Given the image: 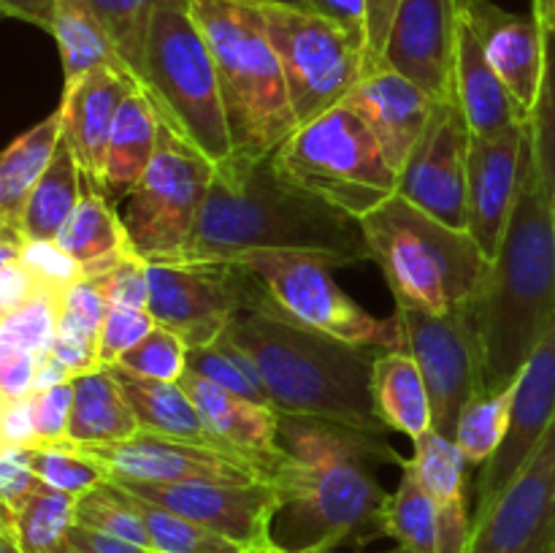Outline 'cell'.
Returning a JSON list of instances; mask_svg holds the SVG:
<instances>
[{
  "label": "cell",
  "mask_w": 555,
  "mask_h": 553,
  "mask_svg": "<svg viewBox=\"0 0 555 553\" xmlns=\"http://www.w3.org/2000/svg\"><path fill=\"white\" fill-rule=\"evenodd\" d=\"M287 455L271 475L276 513L271 542L280 553H336L385 535L390 493L379 464H404L390 434H372L320 417L280 415Z\"/></svg>",
  "instance_id": "6da1fadb"
},
{
  "label": "cell",
  "mask_w": 555,
  "mask_h": 553,
  "mask_svg": "<svg viewBox=\"0 0 555 553\" xmlns=\"http://www.w3.org/2000/svg\"><path fill=\"white\" fill-rule=\"evenodd\" d=\"M249 253L309 255L345 269L369 260V244L361 220L282 177L271 155H231L217 166L188 260Z\"/></svg>",
  "instance_id": "7a4b0ae2"
},
{
  "label": "cell",
  "mask_w": 555,
  "mask_h": 553,
  "mask_svg": "<svg viewBox=\"0 0 555 553\" xmlns=\"http://www.w3.org/2000/svg\"><path fill=\"white\" fill-rule=\"evenodd\" d=\"M472 318L482 347V390L509 388L555 325L551 195L531 150L513 220L493 258L491 280L472 304Z\"/></svg>",
  "instance_id": "3957f363"
},
{
  "label": "cell",
  "mask_w": 555,
  "mask_h": 553,
  "mask_svg": "<svg viewBox=\"0 0 555 553\" xmlns=\"http://www.w3.org/2000/svg\"><path fill=\"white\" fill-rule=\"evenodd\" d=\"M225 334L253 358L280 415L320 417L372 434H390L372 394L377 350L301 329L274 314L244 309Z\"/></svg>",
  "instance_id": "277c9868"
},
{
  "label": "cell",
  "mask_w": 555,
  "mask_h": 553,
  "mask_svg": "<svg viewBox=\"0 0 555 553\" xmlns=\"http://www.w3.org/2000/svg\"><path fill=\"white\" fill-rule=\"evenodd\" d=\"M369 260L379 266L396 307L453 312L472 307L491 280L486 258L469 231L444 226L396 193L361 220Z\"/></svg>",
  "instance_id": "5b68a950"
},
{
  "label": "cell",
  "mask_w": 555,
  "mask_h": 553,
  "mask_svg": "<svg viewBox=\"0 0 555 553\" xmlns=\"http://www.w3.org/2000/svg\"><path fill=\"white\" fill-rule=\"evenodd\" d=\"M220 76L233 155H274L298 128L258 0H193Z\"/></svg>",
  "instance_id": "8992f818"
},
{
  "label": "cell",
  "mask_w": 555,
  "mask_h": 553,
  "mask_svg": "<svg viewBox=\"0 0 555 553\" xmlns=\"http://www.w3.org/2000/svg\"><path fill=\"white\" fill-rule=\"evenodd\" d=\"M141 87L157 106L163 123L171 125L217 166L233 155L220 76L190 3L163 5L155 14Z\"/></svg>",
  "instance_id": "52a82bcc"
},
{
  "label": "cell",
  "mask_w": 555,
  "mask_h": 553,
  "mask_svg": "<svg viewBox=\"0 0 555 553\" xmlns=\"http://www.w3.org/2000/svg\"><path fill=\"white\" fill-rule=\"evenodd\" d=\"M271 157L282 177L356 220L399 193V173L379 141L345 103L298 125Z\"/></svg>",
  "instance_id": "ba28073f"
},
{
  "label": "cell",
  "mask_w": 555,
  "mask_h": 553,
  "mask_svg": "<svg viewBox=\"0 0 555 553\" xmlns=\"http://www.w3.org/2000/svg\"><path fill=\"white\" fill-rule=\"evenodd\" d=\"M260 285L255 312L296 323L301 329L334 336L356 347L393 350L404 347V329L396 318H377L334 280V266L296 253H249L236 258Z\"/></svg>",
  "instance_id": "9c48e42d"
},
{
  "label": "cell",
  "mask_w": 555,
  "mask_h": 553,
  "mask_svg": "<svg viewBox=\"0 0 555 553\" xmlns=\"http://www.w3.org/2000/svg\"><path fill=\"white\" fill-rule=\"evenodd\" d=\"M217 163L163 123L160 144L144 177L128 195L125 228L130 247L146 263H184Z\"/></svg>",
  "instance_id": "30bf717a"
},
{
  "label": "cell",
  "mask_w": 555,
  "mask_h": 553,
  "mask_svg": "<svg viewBox=\"0 0 555 553\" xmlns=\"http://www.w3.org/2000/svg\"><path fill=\"white\" fill-rule=\"evenodd\" d=\"M260 14L280 57L298 125L341 106L366 70V43L318 11L260 3Z\"/></svg>",
  "instance_id": "8fae6325"
},
{
  "label": "cell",
  "mask_w": 555,
  "mask_h": 553,
  "mask_svg": "<svg viewBox=\"0 0 555 553\" xmlns=\"http://www.w3.org/2000/svg\"><path fill=\"white\" fill-rule=\"evenodd\" d=\"M157 325L190 350L209 347L244 309H260V285L238 260L150 263V307Z\"/></svg>",
  "instance_id": "7c38bea8"
},
{
  "label": "cell",
  "mask_w": 555,
  "mask_h": 553,
  "mask_svg": "<svg viewBox=\"0 0 555 553\" xmlns=\"http://www.w3.org/2000/svg\"><path fill=\"white\" fill-rule=\"evenodd\" d=\"M404 347L415 356L431 399L434 432L455 439L461 412L482 390V347L472 307L423 312L396 307Z\"/></svg>",
  "instance_id": "4fadbf2b"
},
{
  "label": "cell",
  "mask_w": 555,
  "mask_h": 553,
  "mask_svg": "<svg viewBox=\"0 0 555 553\" xmlns=\"http://www.w3.org/2000/svg\"><path fill=\"white\" fill-rule=\"evenodd\" d=\"M464 553H555V421L504 491L475 510Z\"/></svg>",
  "instance_id": "5bb4252c"
},
{
  "label": "cell",
  "mask_w": 555,
  "mask_h": 553,
  "mask_svg": "<svg viewBox=\"0 0 555 553\" xmlns=\"http://www.w3.org/2000/svg\"><path fill=\"white\" fill-rule=\"evenodd\" d=\"M472 128L459 98L437 101L421 141L399 173V195L431 217L466 231V177Z\"/></svg>",
  "instance_id": "9a60e30c"
},
{
  "label": "cell",
  "mask_w": 555,
  "mask_h": 553,
  "mask_svg": "<svg viewBox=\"0 0 555 553\" xmlns=\"http://www.w3.org/2000/svg\"><path fill=\"white\" fill-rule=\"evenodd\" d=\"M112 480V477H108ZM144 502L160 504L201 526L220 531L247 551H266L271 542V520L276 513V491L269 480L258 483H135L114 480Z\"/></svg>",
  "instance_id": "2e32d148"
},
{
  "label": "cell",
  "mask_w": 555,
  "mask_h": 553,
  "mask_svg": "<svg viewBox=\"0 0 555 553\" xmlns=\"http://www.w3.org/2000/svg\"><path fill=\"white\" fill-rule=\"evenodd\" d=\"M112 480L135 483H258L263 472L231 450L139 432L125 442L85 445Z\"/></svg>",
  "instance_id": "e0dca14e"
},
{
  "label": "cell",
  "mask_w": 555,
  "mask_h": 553,
  "mask_svg": "<svg viewBox=\"0 0 555 553\" xmlns=\"http://www.w3.org/2000/svg\"><path fill=\"white\" fill-rule=\"evenodd\" d=\"M531 150L529 119L491 136L472 133L469 177H466V215L469 228L488 260L502 249L513 220L515 201L524 184L526 157Z\"/></svg>",
  "instance_id": "ac0fdd59"
},
{
  "label": "cell",
  "mask_w": 555,
  "mask_h": 553,
  "mask_svg": "<svg viewBox=\"0 0 555 553\" xmlns=\"http://www.w3.org/2000/svg\"><path fill=\"white\" fill-rule=\"evenodd\" d=\"M459 0H401L390 27L385 63L434 101L455 98Z\"/></svg>",
  "instance_id": "d6986e66"
},
{
  "label": "cell",
  "mask_w": 555,
  "mask_h": 553,
  "mask_svg": "<svg viewBox=\"0 0 555 553\" xmlns=\"http://www.w3.org/2000/svg\"><path fill=\"white\" fill-rule=\"evenodd\" d=\"M555 421V325L529 358L524 372L515 380L513 421L507 439L488 464H482L475 480L477 507L482 510L504 491L509 480L534 455Z\"/></svg>",
  "instance_id": "ffe728a7"
},
{
  "label": "cell",
  "mask_w": 555,
  "mask_h": 553,
  "mask_svg": "<svg viewBox=\"0 0 555 553\" xmlns=\"http://www.w3.org/2000/svg\"><path fill=\"white\" fill-rule=\"evenodd\" d=\"M345 106L369 125L390 168L401 173L431 119L437 101L415 81L390 68L385 60H369L361 81L345 98Z\"/></svg>",
  "instance_id": "44dd1931"
},
{
  "label": "cell",
  "mask_w": 555,
  "mask_h": 553,
  "mask_svg": "<svg viewBox=\"0 0 555 553\" xmlns=\"http://www.w3.org/2000/svg\"><path fill=\"white\" fill-rule=\"evenodd\" d=\"M135 90H141V81L119 68H95L63 85L57 106L63 114V144L74 152L87 188L101 195L108 136L119 108Z\"/></svg>",
  "instance_id": "7402d4cb"
},
{
  "label": "cell",
  "mask_w": 555,
  "mask_h": 553,
  "mask_svg": "<svg viewBox=\"0 0 555 553\" xmlns=\"http://www.w3.org/2000/svg\"><path fill=\"white\" fill-rule=\"evenodd\" d=\"M179 383L198 407L217 448L242 455L263 472L266 480H271L287 455L280 437V412L269 404L231 394L193 372H184Z\"/></svg>",
  "instance_id": "603a6c76"
},
{
  "label": "cell",
  "mask_w": 555,
  "mask_h": 553,
  "mask_svg": "<svg viewBox=\"0 0 555 553\" xmlns=\"http://www.w3.org/2000/svg\"><path fill=\"white\" fill-rule=\"evenodd\" d=\"M482 38L488 60L520 112L531 117L545 68V38L534 14H513L493 0H459Z\"/></svg>",
  "instance_id": "cb8c5ba5"
},
{
  "label": "cell",
  "mask_w": 555,
  "mask_h": 553,
  "mask_svg": "<svg viewBox=\"0 0 555 553\" xmlns=\"http://www.w3.org/2000/svg\"><path fill=\"white\" fill-rule=\"evenodd\" d=\"M455 98L466 114L472 133L491 136L509 125L526 123V114L488 60L482 38L459 5V41H455Z\"/></svg>",
  "instance_id": "d4e9b609"
},
{
  "label": "cell",
  "mask_w": 555,
  "mask_h": 553,
  "mask_svg": "<svg viewBox=\"0 0 555 553\" xmlns=\"http://www.w3.org/2000/svg\"><path fill=\"white\" fill-rule=\"evenodd\" d=\"M412 466L423 488L431 493L442 520V553H464L472 531L469 515V459L459 442L439 432L415 439Z\"/></svg>",
  "instance_id": "484cf974"
},
{
  "label": "cell",
  "mask_w": 555,
  "mask_h": 553,
  "mask_svg": "<svg viewBox=\"0 0 555 553\" xmlns=\"http://www.w3.org/2000/svg\"><path fill=\"white\" fill-rule=\"evenodd\" d=\"M163 117L144 87L135 90L119 108L114 119L112 136L106 146V163H103V195L117 201L119 195L130 193L150 168L160 144Z\"/></svg>",
  "instance_id": "4316f807"
},
{
  "label": "cell",
  "mask_w": 555,
  "mask_h": 553,
  "mask_svg": "<svg viewBox=\"0 0 555 553\" xmlns=\"http://www.w3.org/2000/svg\"><path fill=\"white\" fill-rule=\"evenodd\" d=\"M372 394L379 417L390 432L412 442L431 432V399L415 356L406 347L377 350L372 366Z\"/></svg>",
  "instance_id": "83f0119b"
},
{
  "label": "cell",
  "mask_w": 555,
  "mask_h": 553,
  "mask_svg": "<svg viewBox=\"0 0 555 553\" xmlns=\"http://www.w3.org/2000/svg\"><path fill=\"white\" fill-rule=\"evenodd\" d=\"M60 141H63V114L54 108L49 117L5 146L0 157V231L20 233L30 193L52 163Z\"/></svg>",
  "instance_id": "f1b7e54d"
},
{
  "label": "cell",
  "mask_w": 555,
  "mask_h": 553,
  "mask_svg": "<svg viewBox=\"0 0 555 553\" xmlns=\"http://www.w3.org/2000/svg\"><path fill=\"white\" fill-rule=\"evenodd\" d=\"M106 369L114 374V380L122 388L125 399L133 407L141 432L184 439V442L215 445L198 407L190 399L182 383H163V380L141 377V374L130 372V369L119 366V363Z\"/></svg>",
  "instance_id": "f546056e"
},
{
  "label": "cell",
  "mask_w": 555,
  "mask_h": 553,
  "mask_svg": "<svg viewBox=\"0 0 555 553\" xmlns=\"http://www.w3.org/2000/svg\"><path fill=\"white\" fill-rule=\"evenodd\" d=\"M57 244L85 269V276L106 274L125 255L133 253L128 228L122 217L114 211V204L98 190L87 188L79 206L60 231Z\"/></svg>",
  "instance_id": "4dcf8cb0"
},
{
  "label": "cell",
  "mask_w": 555,
  "mask_h": 553,
  "mask_svg": "<svg viewBox=\"0 0 555 553\" xmlns=\"http://www.w3.org/2000/svg\"><path fill=\"white\" fill-rule=\"evenodd\" d=\"M139 432V417L106 366L74 377L68 439L79 445H112Z\"/></svg>",
  "instance_id": "1f68e13d"
},
{
  "label": "cell",
  "mask_w": 555,
  "mask_h": 553,
  "mask_svg": "<svg viewBox=\"0 0 555 553\" xmlns=\"http://www.w3.org/2000/svg\"><path fill=\"white\" fill-rule=\"evenodd\" d=\"M106 309L108 293L103 274L85 276V280H79L65 293L57 339L49 347V352L68 369L70 377L101 369L98 339H101V325L103 318H106Z\"/></svg>",
  "instance_id": "d6a6232c"
},
{
  "label": "cell",
  "mask_w": 555,
  "mask_h": 553,
  "mask_svg": "<svg viewBox=\"0 0 555 553\" xmlns=\"http://www.w3.org/2000/svg\"><path fill=\"white\" fill-rule=\"evenodd\" d=\"M81 193H85V177L79 163L74 152L60 141L52 163L27 201L20 236L25 242H57L60 231L79 206Z\"/></svg>",
  "instance_id": "836d02e7"
},
{
  "label": "cell",
  "mask_w": 555,
  "mask_h": 553,
  "mask_svg": "<svg viewBox=\"0 0 555 553\" xmlns=\"http://www.w3.org/2000/svg\"><path fill=\"white\" fill-rule=\"evenodd\" d=\"M49 33L57 43L63 85L76 81L95 68L128 70L87 0H60L54 25Z\"/></svg>",
  "instance_id": "e575fe53"
},
{
  "label": "cell",
  "mask_w": 555,
  "mask_h": 553,
  "mask_svg": "<svg viewBox=\"0 0 555 553\" xmlns=\"http://www.w3.org/2000/svg\"><path fill=\"white\" fill-rule=\"evenodd\" d=\"M401 477L385 510V535L410 553H442V520L431 493L423 488L412 459L399 466Z\"/></svg>",
  "instance_id": "d590c367"
},
{
  "label": "cell",
  "mask_w": 555,
  "mask_h": 553,
  "mask_svg": "<svg viewBox=\"0 0 555 553\" xmlns=\"http://www.w3.org/2000/svg\"><path fill=\"white\" fill-rule=\"evenodd\" d=\"M0 524L14 531L22 553H63L76 524V497L43 486L16 515H3Z\"/></svg>",
  "instance_id": "8d00e7d4"
},
{
  "label": "cell",
  "mask_w": 555,
  "mask_h": 553,
  "mask_svg": "<svg viewBox=\"0 0 555 553\" xmlns=\"http://www.w3.org/2000/svg\"><path fill=\"white\" fill-rule=\"evenodd\" d=\"M531 14L540 20L545 38V68H542L540 95L529 117L531 152H534L537 171L547 195L555 193V5L551 0H531Z\"/></svg>",
  "instance_id": "74e56055"
},
{
  "label": "cell",
  "mask_w": 555,
  "mask_h": 553,
  "mask_svg": "<svg viewBox=\"0 0 555 553\" xmlns=\"http://www.w3.org/2000/svg\"><path fill=\"white\" fill-rule=\"evenodd\" d=\"M87 3L92 5L103 30L112 38L125 68L141 81L146 43H150L155 14L163 5L193 3V0H87Z\"/></svg>",
  "instance_id": "f35d334b"
},
{
  "label": "cell",
  "mask_w": 555,
  "mask_h": 553,
  "mask_svg": "<svg viewBox=\"0 0 555 553\" xmlns=\"http://www.w3.org/2000/svg\"><path fill=\"white\" fill-rule=\"evenodd\" d=\"M513 390L515 383L502 390H480L461 412L455 442L472 466L488 464L507 439L513 421Z\"/></svg>",
  "instance_id": "ab89813d"
},
{
  "label": "cell",
  "mask_w": 555,
  "mask_h": 553,
  "mask_svg": "<svg viewBox=\"0 0 555 553\" xmlns=\"http://www.w3.org/2000/svg\"><path fill=\"white\" fill-rule=\"evenodd\" d=\"M76 524L108 531V535L133 542L141 551L152 553L150 531H146L139 502H135L133 493H128L114 480L101 483L85 497L76 499Z\"/></svg>",
  "instance_id": "60d3db41"
},
{
  "label": "cell",
  "mask_w": 555,
  "mask_h": 553,
  "mask_svg": "<svg viewBox=\"0 0 555 553\" xmlns=\"http://www.w3.org/2000/svg\"><path fill=\"white\" fill-rule=\"evenodd\" d=\"M30 464L49 488H57L76 499L108 480L106 466L74 439L30 445Z\"/></svg>",
  "instance_id": "b9f144b4"
},
{
  "label": "cell",
  "mask_w": 555,
  "mask_h": 553,
  "mask_svg": "<svg viewBox=\"0 0 555 553\" xmlns=\"http://www.w3.org/2000/svg\"><path fill=\"white\" fill-rule=\"evenodd\" d=\"M135 502H139L146 531H150L152 553H253L238 542L222 537L220 531L195 524L160 504L144 502L139 497Z\"/></svg>",
  "instance_id": "7bdbcfd3"
},
{
  "label": "cell",
  "mask_w": 555,
  "mask_h": 553,
  "mask_svg": "<svg viewBox=\"0 0 555 553\" xmlns=\"http://www.w3.org/2000/svg\"><path fill=\"white\" fill-rule=\"evenodd\" d=\"M65 293L41 287L11 312L0 314V347H14L30 356H43L57 339Z\"/></svg>",
  "instance_id": "ee69618b"
},
{
  "label": "cell",
  "mask_w": 555,
  "mask_h": 553,
  "mask_svg": "<svg viewBox=\"0 0 555 553\" xmlns=\"http://www.w3.org/2000/svg\"><path fill=\"white\" fill-rule=\"evenodd\" d=\"M188 372L198 374V377L209 380V383L220 385V388L231 390V394L244 396V399L271 407L269 394H266L263 383H260L253 358L228 334H222L215 345L190 350Z\"/></svg>",
  "instance_id": "f6af8a7d"
},
{
  "label": "cell",
  "mask_w": 555,
  "mask_h": 553,
  "mask_svg": "<svg viewBox=\"0 0 555 553\" xmlns=\"http://www.w3.org/2000/svg\"><path fill=\"white\" fill-rule=\"evenodd\" d=\"M188 356L190 347L184 345L182 336L163 329V325H155L139 345H133L119 358V366L130 369L141 377L179 383L188 372Z\"/></svg>",
  "instance_id": "bcb514c9"
},
{
  "label": "cell",
  "mask_w": 555,
  "mask_h": 553,
  "mask_svg": "<svg viewBox=\"0 0 555 553\" xmlns=\"http://www.w3.org/2000/svg\"><path fill=\"white\" fill-rule=\"evenodd\" d=\"M157 325L152 318L150 309H135V307H112L106 309V318L101 325V339H98V361L101 366H114L119 358L139 345L146 334Z\"/></svg>",
  "instance_id": "7dc6e473"
},
{
  "label": "cell",
  "mask_w": 555,
  "mask_h": 553,
  "mask_svg": "<svg viewBox=\"0 0 555 553\" xmlns=\"http://www.w3.org/2000/svg\"><path fill=\"white\" fill-rule=\"evenodd\" d=\"M47 483L33 472L30 445L0 448V502L3 515H16Z\"/></svg>",
  "instance_id": "c3c4849f"
},
{
  "label": "cell",
  "mask_w": 555,
  "mask_h": 553,
  "mask_svg": "<svg viewBox=\"0 0 555 553\" xmlns=\"http://www.w3.org/2000/svg\"><path fill=\"white\" fill-rule=\"evenodd\" d=\"M22 260L30 266L41 287L68 293L79 280H85V269L76 263L57 242H25L22 239Z\"/></svg>",
  "instance_id": "681fc988"
},
{
  "label": "cell",
  "mask_w": 555,
  "mask_h": 553,
  "mask_svg": "<svg viewBox=\"0 0 555 553\" xmlns=\"http://www.w3.org/2000/svg\"><path fill=\"white\" fill-rule=\"evenodd\" d=\"M70 407H74V380L33 394V426L38 442L68 439Z\"/></svg>",
  "instance_id": "f907efd6"
},
{
  "label": "cell",
  "mask_w": 555,
  "mask_h": 553,
  "mask_svg": "<svg viewBox=\"0 0 555 553\" xmlns=\"http://www.w3.org/2000/svg\"><path fill=\"white\" fill-rule=\"evenodd\" d=\"M103 280H106L108 307L112 304L135 309L150 307V263L135 253L125 255L112 271L103 274Z\"/></svg>",
  "instance_id": "816d5d0a"
},
{
  "label": "cell",
  "mask_w": 555,
  "mask_h": 553,
  "mask_svg": "<svg viewBox=\"0 0 555 553\" xmlns=\"http://www.w3.org/2000/svg\"><path fill=\"white\" fill-rule=\"evenodd\" d=\"M38 358L14 347H0V399H25L36 394Z\"/></svg>",
  "instance_id": "f5cc1de1"
},
{
  "label": "cell",
  "mask_w": 555,
  "mask_h": 553,
  "mask_svg": "<svg viewBox=\"0 0 555 553\" xmlns=\"http://www.w3.org/2000/svg\"><path fill=\"white\" fill-rule=\"evenodd\" d=\"M0 437H3V448L38 445L36 426H33V396L0 399Z\"/></svg>",
  "instance_id": "db71d44e"
},
{
  "label": "cell",
  "mask_w": 555,
  "mask_h": 553,
  "mask_svg": "<svg viewBox=\"0 0 555 553\" xmlns=\"http://www.w3.org/2000/svg\"><path fill=\"white\" fill-rule=\"evenodd\" d=\"M401 0H366V47L369 60L383 57L385 47H388L390 27H393L396 11H399Z\"/></svg>",
  "instance_id": "11a10c76"
},
{
  "label": "cell",
  "mask_w": 555,
  "mask_h": 553,
  "mask_svg": "<svg viewBox=\"0 0 555 553\" xmlns=\"http://www.w3.org/2000/svg\"><path fill=\"white\" fill-rule=\"evenodd\" d=\"M65 545L76 553H150V551H141V548L133 545V542L108 535V531L90 529V526H81V524H74Z\"/></svg>",
  "instance_id": "9f6ffc18"
},
{
  "label": "cell",
  "mask_w": 555,
  "mask_h": 553,
  "mask_svg": "<svg viewBox=\"0 0 555 553\" xmlns=\"http://www.w3.org/2000/svg\"><path fill=\"white\" fill-rule=\"evenodd\" d=\"M314 5L318 14L328 16L366 43V0H314Z\"/></svg>",
  "instance_id": "6f0895ef"
},
{
  "label": "cell",
  "mask_w": 555,
  "mask_h": 553,
  "mask_svg": "<svg viewBox=\"0 0 555 553\" xmlns=\"http://www.w3.org/2000/svg\"><path fill=\"white\" fill-rule=\"evenodd\" d=\"M60 0H0V11L11 20L27 22L41 30H52L54 14H57Z\"/></svg>",
  "instance_id": "680465c9"
},
{
  "label": "cell",
  "mask_w": 555,
  "mask_h": 553,
  "mask_svg": "<svg viewBox=\"0 0 555 553\" xmlns=\"http://www.w3.org/2000/svg\"><path fill=\"white\" fill-rule=\"evenodd\" d=\"M0 553H22L20 542H16L14 531L5 524H0Z\"/></svg>",
  "instance_id": "91938a15"
},
{
  "label": "cell",
  "mask_w": 555,
  "mask_h": 553,
  "mask_svg": "<svg viewBox=\"0 0 555 553\" xmlns=\"http://www.w3.org/2000/svg\"><path fill=\"white\" fill-rule=\"evenodd\" d=\"M258 3L285 5V9H298V11H318V5H314V0H258Z\"/></svg>",
  "instance_id": "94428289"
},
{
  "label": "cell",
  "mask_w": 555,
  "mask_h": 553,
  "mask_svg": "<svg viewBox=\"0 0 555 553\" xmlns=\"http://www.w3.org/2000/svg\"><path fill=\"white\" fill-rule=\"evenodd\" d=\"M551 226H553V242H555V193L551 195Z\"/></svg>",
  "instance_id": "6125c7cd"
},
{
  "label": "cell",
  "mask_w": 555,
  "mask_h": 553,
  "mask_svg": "<svg viewBox=\"0 0 555 553\" xmlns=\"http://www.w3.org/2000/svg\"><path fill=\"white\" fill-rule=\"evenodd\" d=\"M255 553H280L276 548H266V551H255Z\"/></svg>",
  "instance_id": "be15d7a7"
},
{
  "label": "cell",
  "mask_w": 555,
  "mask_h": 553,
  "mask_svg": "<svg viewBox=\"0 0 555 553\" xmlns=\"http://www.w3.org/2000/svg\"><path fill=\"white\" fill-rule=\"evenodd\" d=\"M385 553H410V551H404V548H393V551H385Z\"/></svg>",
  "instance_id": "e7e4bbea"
},
{
  "label": "cell",
  "mask_w": 555,
  "mask_h": 553,
  "mask_svg": "<svg viewBox=\"0 0 555 553\" xmlns=\"http://www.w3.org/2000/svg\"><path fill=\"white\" fill-rule=\"evenodd\" d=\"M63 553H76V551H70V548H68V545H65V548H63Z\"/></svg>",
  "instance_id": "03108f58"
},
{
  "label": "cell",
  "mask_w": 555,
  "mask_h": 553,
  "mask_svg": "<svg viewBox=\"0 0 555 553\" xmlns=\"http://www.w3.org/2000/svg\"><path fill=\"white\" fill-rule=\"evenodd\" d=\"M551 3H553V5H555V0H551Z\"/></svg>",
  "instance_id": "003e7915"
}]
</instances>
